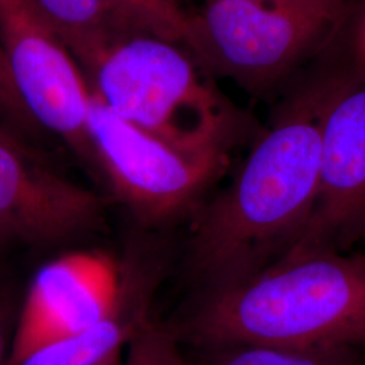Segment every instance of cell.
<instances>
[{"label":"cell","mask_w":365,"mask_h":365,"mask_svg":"<svg viewBox=\"0 0 365 365\" xmlns=\"http://www.w3.org/2000/svg\"><path fill=\"white\" fill-rule=\"evenodd\" d=\"M327 98L300 99L279 114L232 182L194 214L184 272L197 291L260 272L299 240L318 196Z\"/></svg>","instance_id":"obj_1"},{"label":"cell","mask_w":365,"mask_h":365,"mask_svg":"<svg viewBox=\"0 0 365 365\" xmlns=\"http://www.w3.org/2000/svg\"><path fill=\"white\" fill-rule=\"evenodd\" d=\"M164 327L188 348L365 351V255L324 250L283 257L232 284L197 291Z\"/></svg>","instance_id":"obj_2"},{"label":"cell","mask_w":365,"mask_h":365,"mask_svg":"<svg viewBox=\"0 0 365 365\" xmlns=\"http://www.w3.org/2000/svg\"><path fill=\"white\" fill-rule=\"evenodd\" d=\"M84 78L118 117L185 152H232L245 131V115L179 42L133 37Z\"/></svg>","instance_id":"obj_3"},{"label":"cell","mask_w":365,"mask_h":365,"mask_svg":"<svg viewBox=\"0 0 365 365\" xmlns=\"http://www.w3.org/2000/svg\"><path fill=\"white\" fill-rule=\"evenodd\" d=\"M348 11L349 0H203L182 45L210 78L257 96L322 49Z\"/></svg>","instance_id":"obj_4"},{"label":"cell","mask_w":365,"mask_h":365,"mask_svg":"<svg viewBox=\"0 0 365 365\" xmlns=\"http://www.w3.org/2000/svg\"><path fill=\"white\" fill-rule=\"evenodd\" d=\"M88 133L103 185L148 229L195 214L230 164V152H185L131 125L91 90Z\"/></svg>","instance_id":"obj_5"},{"label":"cell","mask_w":365,"mask_h":365,"mask_svg":"<svg viewBox=\"0 0 365 365\" xmlns=\"http://www.w3.org/2000/svg\"><path fill=\"white\" fill-rule=\"evenodd\" d=\"M0 45L18 93L41 133L60 138L103 185L88 133L90 87L66 45L29 0H0Z\"/></svg>","instance_id":"obj_6"},{"label":"cell","mask_w":365,"mask_h":365,"mask_svg":"<svg viewBox=\"0 0 365 365\" xmlns=\"http://www.w3.org/2000/svg\"><path fill=\"white\" fill-rule=\"evenodd\" d=\"M27 143L0 123V232L38 249L103 232L105 199Z\"/></svg>","instance_id":"obj_7"},{"label":"cell","mask_w":365,"mask_h":365,"mask_svg":"<svg viewBox=\"0 0 365 365\" xmlns=\"http://www.w3.org/2000/svg\"><path fill=\"white\" fill-rule=\"evenodd\" d=\"M120 288L122 260L103 250L66 253L41 267L22 297L9 365L103 322Z\"/></svg>","instance_id":"obj_8"},{"label":"cell","mask_w":365,"mask_h":365,"mask_svg":"<svg viewBox=\"0 0 365 365\" xmlns=\"http://www.w3.org/2000/svg\"><path fill=\"white\" fill-rule=\"evenodd\" d=\"M365 229V86L330 93L312 217L288 256L337 250ZM282 257V259H283Z\"/></svg>","instance_id":"obj_9"},{"label":"cell","mask_w":365,"mask_h":365,"mask_svg":"<svg viewBox=\"0 0 365 365\" xmlns=\"http://www.w3.org/2000/svg\"><path fill=\"white\" fill-rule=\"evenodd\" d=\"M170 264V250L163 240L133 238L122 259V288L114 312L99 325L45 345L15 365H96L125 349L152 319L153 300Z\"/></svg>","instance_id":"obj_10"},{"label":"cell","mask_w":365,"mask_h":365,"mask_svg":"<svg viewBox=\"0 0 365 365\" xmlns=\"http://www.w3.org/2000/svg\"><path fill=\"white\" fill-rule=\"evenodd\" d=\"M87 78L107 53L148 36L114 0H29Z\"/></svg>","instance_id":"obj_11"},{"label":"cell","mask_w":365,"mask_h":365,"mask_svg":"<svg viewBox=\"0 0 365 365\" xmlns=\"http://www.w3.org/2000/svg\"><path fill=\"white\" fill-rule=\"evenodd\" d=\"M187 365H365V351L351 346L287 348L271 345H215L191 348Z\"/></svg>","instance_id":"obj_12"},{"label":"cell","mask_w":365,"mask_h":365,"mask_svg":"<svg viewBox=\"0 0 365 365\" xmlns=\"http://www.w3.org/2000/svg\"><path fill=\"white\" fill-rule=\"evenodd\" d=\"M145 34L182 43L188 10L180 0H114Z\"/></svg>","instance_id":"obj_13"},{"label":"cell","mask_w":365,"mask_h":365,"mask_svg":"<svg viewBox=\"0 0 365 365\" xmlns=\"http://www.w3.org/2000/svg\"><path fill=\"white\" fill-rule=\"evenodd\" d=\"M180 344L153 318L129 341L122 365H187Z\"/></svg>","instance_id":"obj_14"},{"label":"cell","mask_w":365,"mask_h":365,"mask_svg":"<svg viewBox=\"0 0 365 365\" xmlns=\"http://www.w3.org/2000/svg\"><path fill=\"white\" fill-rule=\"evenodd\" d=\"M0 123L24 140L38 138L42 133L27 113L14 83L7 57L0 45Z\"/></svg>","instance_id":"obj_15"},{"label":"cell","mask_w":365,"mask_h":365,"mask_svg":"<svg viewBox=\"0 0 365 365\" xmlns=\"http://www.w3.org/2000/svg\"><path fill=\"white\" fill-rule=\"evenodd\" d=\"M21 302L16 284L0 279V365H9Z\"/></svg>","instance_id":"obj_16"},{"label":"cell","mask_w":365,"mask_h":365,"mask_svg":"<svg viewBox=\"0 0 365 365\" xmlns=\"http://www.w3.org/2000/svg\"><path fill=\"white\" fill-rule=\"evenodd\" d=\"M122 354H123V349L110 354L108 357H106L103 361H101L99 364L96 365H122L123 364V356Z\"/></svg>","instance_id":"obj_17"},{"label":"cell","mask_w":365,"mask_h":365,"mask_svg":"<svg viewBox=\"0 0 365 365\" xmlns=\"http://www.w3.org/2000/svg\"><path fill=\"white\" fill-rule=\"evenodd\" d=\"M9 244H10V241L7 240V237L0 232V256H1L3 250L6 249V247H7Z\"/></svg>","instance_id":"obj_18"}]
</instances>
